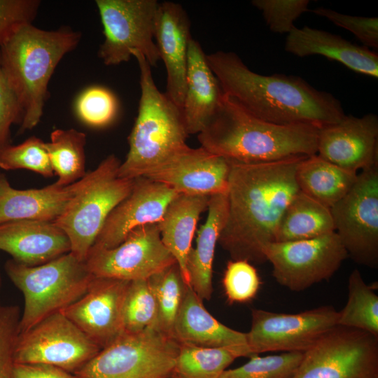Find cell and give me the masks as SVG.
<instances>
[{"instance_id": "obj_39", "label": "cell", "mask_w": 378, "mask_h": 378, "mask_svg": "<svg viewBox=\"0 0 378 378\" xmlns=\"http://www.w3.org/2000/svg\"><path fill=\"white\" fill-rule=\"evenodd\" d=\"M1 288L0 273V293ZM21 313L18 305L4 304L0 298V378H13L14 355L20 335Z\"/></svg>"}, {"instance_id": "obj_30", "label": "cell", "mask_w": 378, "mask_h": 378, "mask_svg": "<svg viewBox=\"0 0 378 378\" xmlns=\"http://www.w3.org/2000/svg\"><path fill=\"white\" fill-rule=\"evenodd\" d=\"M85 134L74 129L52 132L46 147L54 174L58 176L55 186L65 187L85 176Z\"/></svg>"}, {"instance_id": "obj_26", "label": "cell", "mask_w": 378, "mask_h": 378, "mask_svg": "<svg viewBox=\"0 0 378 378\" xmlns=\"http://www.w3.org/2000/svg\"><path fill=\"white\" fill-rule=\"evenodd\" d=\"M205 223L197 231L196 246L190 250L186 268L190 284L203 300H210L213 293V262L219 237L227 216V193L209 197Z\"/></svg>"}, {"instance_id": "obj_8", "label": "cell", "mask_w": 378, "mask_h": 378, "mask_svg": "<svg viewBox=\"0 0 378 378\" xmlns=\"http://www.w3.org/2000/svg\"><path fill=\"white\" fill-rule=\"evenodd\" d=\"M180 344L158 329L124 332L81 368L78 378H168Z\"/></svg>"}, {"instance_id": "obj_3", "label": "cell", "mask_w": 378, "mask_h": 378, "mask_svg": "<svg viewBox=\"0 0 378 378\" xmlns=\"http://www.w3.org/2000/svg\"><path fill=\"white\" fill-rule=\"evenodd\" d=\"M318 130L308 125L264 121L224 94L197 139L201 147L227 161L257 163L316 154Z\"/></svg>"}, {"instance_id": "obj_6", "label": "cell", "mask_w": 378, "mask_h": 378, "mask_svg": "<svg viewBox=\"0 0 378 378\" xmlns=\"http://www.w3.org/2000/svg\"><path fill=\"white\" fill-rule=\"evenodd\" d=\"M4 270L24 298L20 334L78 300L94 278L85 262L71 252L37 266L24 265L10 259Z\"/></svg>"}, {"instance_id": "obj_2", "label": "cell", "mask_w": 378, "mask_h": 378, "mask_svg": "<svg viewBox=\"0 0 378 378\" xmlns=\"http://www.w3.org/2000/svg\"><path fill=\"white\" fill-rule=\"evenodd\" d=\"M225 95L264 121L281 125H308L318 129L346 115L341 102L300 76L257 74L234 52L206 55Z\"/></svg>"}, {"instance_id": "obj_34", "label": "cell", "mask_w": 378, "mask_h": 378, "mask_svg": "<svg viewBox=\"0 0 378 378\" xmlns=\"http://www.w3.org/2000/svg\"><path fill=\"white\" fill-rule=\"evenodd\" d=\"M158 316L156 299L148 279L130 281L123 303L124 332L134 334L156 328Z\"/></svg>"}, {"instance_id": "obj_21", "label": "cell", "mask_w": 378, "mask_h": 378, "mask_svg": "<svg viewBox=\"0 0 378 378\" xmlns=\"http://www.w3.org/2000/svg\"><path fill=\"white\" fill-rule=\"evenodd\" d=\"M172 336L181 345L227 348L237 351L240 357L252 356L246 334L225 326L214 317L190 286L186 287Z\"/></svg>"}, {"instance_id": "obj_1", "label": "cell", "mask_w": 378, "mask_h": 378, "mask_svg": "<svg viewBox=\"0 0 378 378\" xmlns=\"http://www.w3.org/2000/svg\"><path fill=\"white\" fill-rule=\"evenodd\" d=\"M305 157L257 163L229 161L227 216L218 244L231 260L267 262L265 248L274 241L284 212L300 190L296 170Z\"/></svg>"}, {"instance_id": "obj_9", "label": "cell", "mask_w": 378, "mask_h": 378, "mask_svg": "<svg viewBox=\"0 0 378 378\" xmlns=\"http://www.w3.org/2000/svg\"><path fill=\"white\" fill-rule=\"evenodd\" d=\"M104 39L98 56L107 66L130 60L141 52L150 66L160 60L155 41L157 0H97Z\"/></svg>"}, {"instance_id": "obj_37", "label": "cell", "mask_w": 378, "mask_h": 378, "mask_svg": "<svg viewBox=\"0 0 378 378\" xmlns=\"http://www.w3.org/2000/svg\"><path fill=\"white\" fill-rule=\"evenodd\" d=\"M260 284V278L252 263L244 260H231L227 263L222 285L230 304L251 302L258 294Z\"/></svg>"}, {"instance_id": "obj_13", "label": "cell", "mask_w": 378, "mask_h": 378, "mask_svg": "<svg viewBox=\"0 0 378 378\" xmlns=\"http://www.w3.org/2000/svg\"><path fill=\"white\" fill-rule=\"evenodd\" d=\"M339 312L332 306L318 307L296 314L251 309L246 340L252 356L271 351L302 352L337 326Z\"/></svg>"}, {"instance_id": "obj_16", "label": "cell", "mask_w": 378, "mask_h": 378, "mask_svg": "<svg viewBox=\"0 0 378 378\" xmlns=\"http://www.w3.org/2000/svg\"><path fill=\"white\" fill-rule=\"evenodd\" d=\"M130 282L94 276L88 291L60 312L102 349L124 333L122 309Z\"/></svg>"}, {"instance_id": "obj_32", "label": "cell", "mask_w": 378, "mask_h": 378, "mask_svg": "<svg viewBox=\"0 0 378 378\" xmlns=\"http://www.w3.org/2000/svg\"><path fill=\"white\" fill-rule=\"evenodd\" d=\"M239 354L230 349L181 345L174 373L181 378H220Z\"/></svg>"}, {"instance_id": "obj_5", "label": "cell", "mask_w": 378, "mask_h": 378, "mask_svg": "<svg viewBox=\"0 0 378 378\" xmlns=\"http://www.w3.org/2000/svg\"><path fill=\"white\" fill-rule=\"evenodd\" d=\"M140 70L138 114L128 137L129 151L118 176H144L185 148L188 134L182 109L157 88L151 66L139 52H131Z\"/></svg>"}, {"instance_id": "obj_41", "label": "cell", "mask_w": 378, "mask_h": 378, "mask_svg": "<svg viewBox=\"0 0 378 378\" xmlns=\"http://www.w3.org/2000/svg\"><path fill=\"white\" fill-rule=\"evenodd\" d=\"M314 14L325 18L352 34L369 48H378V18L360 17L340 13L330 8L318 7L311 10Z\"/></svg>"}, {"instance_id": "obj_46", "label": "cell", "mask_w": 378, "mask_h": 378, "mask_svg": "<svg viewBox=\"0 0 378 378\" xmlns=\"http://www.w3.org/2000/svg\"><path fill=\"white\" fill-rule=\"evenodd\" d=\"M1 175H2V174H1V173H0V176H1Z\"/></svg>"}, {"instance_id": "obj_14", "label": "cell", "mask_w": 378, "mask_h": 378, "mask_svg": "<svg viewBox=\"0 0 378 378\" xmlns=\"http://www.w3.org/2000/svg\"><path fill=\"white\" fill-rule=\"evenodd\" d=\"M101 348L61 312L52 314L19 335L14 360L52 365L74 373Z\"/></svg>"}, {"instance_id": "obj_7", "label": "cell", "mask_w": 378, "mask_h": 378, "mask_svg": "<svg viewBox=\"0 0 378 378\" xmlns=\"http://www.w3.org/2000/svg\"><path fill=\"white\" fill-rule=\"evenodd\" d=\"M119 160L110 155L83 178V184L54 223L66 234L71 253L85 262L106 219L131 192L134 178L118 176Z\"/></svg>"}, {"instance_id": "obj_33", "label": "cell", "mask_w": 378, "mask_h": 378, "mask_svg": "<svg viewBox=\"0 0 378 378\" xmlns=\"http://www.w3.org/2000/svg\"><path fill=\"white\" fill-rule=\"evenodd\" d=\"M148 283L155 295L158 316L156 328L173 337L174 325L188 285L177 263L154 274Z\"/></svg>"}, {"instance_id": "obj_10", "label": "cell", "mask_w": 378, "mask_h": 378, "mask_svg": "<svg viewBox=\"0 0 378 378\" xmlns=\"http://www.w3.org/2000/svg\"><path fill=\"white\" fill-rule=\"evenodd\" d=\"M293 378H378V337L337 325L304 352Z\"/></svg>"}, {"instance_id": "obj_45", "label": "cell", "mask_w": 378, "mask_h": 378, "mask_svg": "<svg viewBox=\"0 0 378 378\" xmlns=\"http://www.w3.org/2000/svg\"><path fill=\"white\" fill-rule=\"evenodd\" d=\"M168 378H181V377L173 372L172 374L169 376Z\"/></svg>"}, {"instance_id": "obj_27", "label": "cell", "mask_w": 378, "mask_h": 378, "mask_svg": "<svg viewBox=\"0 0 378 378\" xmlns=\"http://www.w3.org/2000/svg\"><path fill=\"white\" fill-rule=\"evenodd\" d=\"M209 197L178 194L158 223L163 244L175 258L185 283L190 286L187 257L198 220L207 209Z\"/></svg>"}, {"instance_id": "obj_31", "label": "cell", "mask_w": 378, "mask_h": 378, "mask_svg": "<svg viewBox=\"0 0 378 378\" xmlns=\"http://www.w3.org/2000/svg\"><path fill=\"white\" fill-rule=\"evenodd\" d=\"M348 298L339 312L337 325L365 331L378 337V296L375 284H367L360 271L354 270L348 279Z\"/></svg>"}, {"instance_id": "obj_17", "label": "cell", "mask_w": 378, "mask_h": 378, "mask_svg": "<svg viewBox=\"0 0 378 378\" xmlns=\"http://www.w3.org/2000/svg\"><path fill=\"white\" fill-rule=\"evenodd\" d=\"M230 171V162L225 158L201 146H187L143 177L167 185L178 194L211 196L227 193Z\"/></svg>"}, {"instance_id": "obj_22", "label": "cell", "mask_w": 378, "mask_h": 378, "mask_svg": "<svg viewBox=\"0 0 378 378\" xmlns=\"http://www.w3.org/2000/svg\"><path fill=\"white\" fill-rule=\"evenodd\" d=\"M0 251L17 262L37 266L69 253L71 245L54 222L18 220L0 224Z\"/></svg>"}, {"instance_id": "obj_43", "label": "cell", "mask_w": 378, "mask_h": 378, "mask_svg": "<svg viewBox=\"0 0 378 378\" xmlns=\"http://www.w3.org/2000/svg\"><path fill=\"white\" fill-rule=\"evenodd\" d=\"M22 119V110L0 64V150L10 144V127Z\"/></svg>"}, {"instance_id": "obj_42", "label": "cell", "mask_w": 378, "mask_h": 378, "mask_svg": "<svg viewBox=\"0 0 378 378\" xmlns=\"http://www.w3.org/2000/svg\"><path fill=\"white\" fill-rule=\"evenodd\" d=\"M40 4L38 0H0V46L18 27L32 23Z\"/></svg>"}, {"instance_id": "obj_24", "label": "cell", "mask_w": 378, "mask_h": 378, "mask_svg": "<svg viewBox=\"0 0 378 378\" xmlns=\"http://www.w3.org/2000/svg\"><path fill=\"white\" fill-rule=\"evenodd\" d=\"M224 97L200 44L191 38L188 52L186 86L182 106L188 134H199L214 115Z\"/></svg>"}, {"instance_id": "obj_25", "label": "cell", "mask_w": 378, "mask_h": 378, "mask_svg": "<svg viewBox=\"0 0 378 378\" xmlns=\"http://www.w3.org/2000/svg\"><path fill=\"white\" fill-rule=\"evenodd\" d=\"M83 184V178L65 187L54 184L40 189L18 190L0 176V224L18 220L54 222Z\"/></svg>"}, {"instance_id": "obj_18", "label": "cell", "mask_w": 378, "mask_h": 378, "mask_svg": "<svg viewBox=\"0 0 378 378\" xmlns=\"http://www.w3.org/2000/svg\"><path fill=\"white\" fill-rule=\"evenodd\" d=\"M178 193L146 177L134 178L130 193L109 214L91 248H112L134 229L158 223Z\"/></svg>"}, {"instance_id": "obj_38", "label": "cell", "mask_w": 378, "mask_h": 378, "mask_svg": "<svg viewBox=\"0 0 378 378\" xmlns=\"http://www.w3.org/2000/svg\"><path fill=\"white\" fill-rule=\"evenodd\" d=\"M118 102L108 89L93 86L85 90L76 102V111L79 118L88 125L104 127L115 118Z\"/></svg>"}, {"instance_id": "obj_15", "label": "cell", "mask_w": 378, "mask_h": 378, "mask_svg": "<svg viewBox=\"0 0 378 378\" xmlns=\"http://www.w3.org/2000/svg\"><path fill=\"white\" fill-rule=\"evenodd\" d=\"M163 244L158 223L132 230L112 248H90L85 260L95 277L125 281L148 279L176 263Z\"/></svg>"}, {"instance_id": "obj_29", "label": "cell", "mask_w": 378, "mask_h": 378, "mask_svg": "<svg viewBox=\"0 0 378 378\" xmlns=\"http://www.w3.org/2000/svg\"><path fill=\"white\" fill-rule=\"evenodd\" d=\"M334 232L330 209L299 190L284 212L274 241L309 239Z\"/></svg>"}, {"instance_id": "obj_19", "label": "cell", "mask_w": 378, "mask_h": 378, "mask_svg": "<svg viewBox=\"0 0 378 378\" xmlns=\"http://www.w3.org/2000/svg\"><path fill=\"white\" fill-rule=\"evenodd\" d=\"M317 155L349 172L378 163V118L368 113L347 115L339 122L319 129Z\"/></svg>"}, {"instance_id": "obj_28", "label": "cell", "mask_w": 378, "mask_h": 378, "mask_svg": "<svg viewBox=\"0 0 378 378\" xmlns=\"http://www.w3.org/2000/svg\"><path fill=\"white\" fill-rule=\"evenodd\" d=\"M357 176L317 154L305 157L296 170L300 191L330 209L349 192Z\"/></svg>"}, {"instance_id": "obj_36", "label": "cell", "mask_w": 378, "mask_h": 378, "mask_svg": "<svg viewBox=\"0 0 378 378\" xmlns=\"http://www.w3.org/2000/svg\"><path fill=\"white\" fill-rule=\"evenodd\" d=\"M0 168L5 170L25 169L44 177L54 174L46 142L31 136L18 145L9 144L0 150Z\"/></svg>"}, {"instance_id": "obj_11", "label": "cell", "mask_w": 378, "mask_h": 378, "mask_svg": "<svg viewBox=\"0 0 378 378\" xmlns=\"http://www.w3.org/2000/svg\"><path fill=\"white\" fill-rule=\"evenodd\" d=\"M335 232L355 262L378 267V163L358 173L349 192L330 208Z\"/></svg>"}, {"instance_id": "obj_35", "label": "cell", "mask_w": 378, "mask_h": 378, "mask_svg": "<svg viewBox=\"0 0 378 378\" xmlns=\"http://www.w3.org/2000/svg\"><path fill=\"white\" fill-rule=\"evenodd\" d=\"M302 352L251 356L244 365L227 369L220 378H293L303 357Z\"/></svg>"}, {"instance_id": "obj_12", "label": "cell", "mask_w": 378, "mask_h": 378, "mask_svg": "<svg viewBox=\"0 0 378 378\" xmlns=\"http://www.w3.org/2000/svg\"><path fill=\"white\" fill-rule=\"evenodd\" d=\"M265 255L276 281L295 292L330 279L349 257L335 232L309 239L274 241Z\"/></svg>"}, {"instance_id": "obj_40", "label": "cell", "mask_w": 378, "mask_h": 378, "mask_svg": "<svg viewBox=\"0 0 378 378\" xmlns=\"http://www.w3.org/2000/svg\"><path fill=\"white\" fill-rule=\"evenodd\" d=\"M271 31L288 34L294 27L295 21L309 10L308 0H253Z\"/></svg>"}, {"instance_id": "obj_20", "label": "cell", "mask_w": 378, "mask_h": 378, "mask_svg": "<svg viewBox=\"0 0 378 378\" xmlns=\"http://www.w3.org/2000/svg\"><path fill=\"white\" fill-rule=\"evenodd\" d=\"M189 18L177 3H159L155 23V41L167 72L165 94L182 109L186 86L188 52L190 39Z\"/></svg>"}, {"instance_id": "obj_44", "label": "cell", "mask_w": 378, "mask_h": 378, "mask_svg": "<svg viewBox=\"0 0 378 378\" xmlns=\"http://www.w3.org/2000/svg\"><path fill=\"white\" fill-rule=\"evenodd\" d=\"M13 378H78L59 368L43 364L15 363Z\"/></svg>"}, {"instance_id": "obj_4", "label": "cell", "mask_w": 378, "mask_h": 378, "mask_svg": "<svg viewBox=\"0 0 378 378\" xmlns=\"http://www.w3.org/2000/svg\"><path fill=\"white\" fill-rule=\"evenodd\" d=\"M81 34L68 27H18L0 46L2 72L22 113L19 132L36 127L43 113L50 79L62 57L78 46Z\"/></svg>"}, {"instance_id": "obj_23", "label": "cell", "mask_w": 378, "mask_h": 378, "mask_svg": "<svg viewBox=\"0 0 378 378\" xmlns=\"http://www.w3.org/2000/svg\"><path fill=\"white\" fill-rule=\"evenodd\" d=\"M285 50L300 57L321 55L368 76L378 77V55L339 35L304 26L295 27L286 36Z\"/></svg>"}]
</instances>
